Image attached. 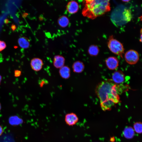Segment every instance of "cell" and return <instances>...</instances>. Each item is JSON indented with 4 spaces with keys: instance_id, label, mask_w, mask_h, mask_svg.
Returning <instances> with one entry per match:
<instances>
[{
    "instance_id": "obj_1",
    "label": "cell",
    "mask_w": 142,
    "mask_h": 142,
    "mask_svg": "<svg viewBox=\"0 0 142 142\" xmlns=\"http://www.w3.org/2000/svg\"><path fill=\"white\" fill-rule=\"evenodd\" d=\"M127 87L115 83L112 79H109L99 83L95 89L96 93L99 99L100 105L104 111L110 110L119 102V95L126 89Z\"/></svg>"
},
{
    "instance_id": "obj_2",
    "label": "cell",
    "mask_w": 142,
    "mask_h": 142,
    "mask_svg": "<svg viewBox=\"0 0 142 142\" xmlns=\"http://www.w3.org/2000/svg\"><path fill=\"white\" fill-rule=\"evenodd\" d=\"M110 1L93 0L90 3H85L82 14L84 17L94 19L110 11Z\"/></svg>"
},
{
    "instance_id": "obj_3",
    "label": "cell",
    "mask_w": 142,
    "mask_h": 142,
    "mask_svg": "<svg viewBox=\"0 0 142 142\" xmlns=\"http://www.w3.org/2000/svg\"><path fill=\"white\" fill-rule=\"evenodd\" d=\"M132 17L131 12L130 9L126 7H118L112 12L111 19L115 25L120 26L129 22Z\"/></svg>"
},
{
    "instance_id": "obj_4",
    "label": "cell",
    "mask_w": 142,
    "mask_h": 142,
    "mask_svg": "<svg viewBox=\"0 0 142 142\" xmlns=\"http://www.w3.org/2000/svg\"><path fill=\"white\" fill-rule=\"evenodd\" d=\"M107 45L112 52L122 58L123 54L124 53L123 45L120 42L114 38L113 35L109 38Z\"/></svg>"
},
{
    "instance_id": "obj_5",
    "label": "cell",
    "mask_w": 142,
    "mask_h": 142,
    "mask_svg": "<svg viewBox=\"0 0 142 142\" xmlns=\"http://www.w3.org/2000/svg\"><path fill=\"white\" fill-rule=\"evenodd\" d=\"M124 58L126 62L129 64H134L139 60V55L137 51L131 49L125 53Z\"/></svg>"
},
{
    "instance_id": "obj_6",
    "label": "cell",
    "mask_w": 142,
    "mask_h": 142,
    "mask_svg": "<svg viewBox=\"0 0 142 142\" xmlns=\"http://www.w3.org/2000/svg\"><path fill=\"white\" fill-rule=\"evenodd\" d=\"M79 118L77 115L73 113L67 114L65 117L66 124L69 126H73L78 122Z\"/></svg>"
},
{
    "instance_id": "obj_7",
    "label": "cell",
    "mask_w": 142,
    "mask_h": 142,
    "mask_svg": "<svg viewBox=\"0 0 142 142\" xmlns=\"http://www.w3.org/2000/svg\"><path fill=\"white\" fill-rule=\"evenodd\" d=\"M105 62L107 67L110 70L116 69L119 65L118 60L115 57H109L106 59Z\"/></svg>"
},
{
    "instance_id": "obj_8",
    "label": "cell",
    "mask_w": 142,
    "mask_h": 142,
    "mask_svg": "<svg viewBox=\"0 0 142 142\" xmlns=\"http://www.w3.org/2000/svg\"><path fill=\"white\" fill-rule=\"evenodd\" d=\"M125 75L121 71L118 70L114 72L112 75V80L115 83L120 84L125 80Z\"/></svg>"
},
{
    "instance_id": "obj_9",
    "label": "cell",
    "mask_w": 142,
    "mask_h": 142,
    "mask_svg": "<svg viewBox=\"0 0 142 142\" xmlns=\"http://www.w3.org/2000/svg\"><path fill=\"white\" fill-rule=\"evenodd\" d=\"M30 65L32 69L36 71H39L42 68L43 65L42 60L40 59L35 58L31 60Z\"/></svg>"
},
{
    "instance_id": "obj_10",
    "label": "cell",
    "mask_w": 142,
    "mask_h": 142,
    "mask_svg": "<svg viewBox=\"0 0 142 142\" xmlns=\"http://www.w3.org/2000/svg\"><path fill=\"white\" fill-rule=\"evenodd\" d=\"M79 8L78 3L74 1L69 2L66 6L68 12L70 14H74L76 13L79 10Z\"/></svg>"
},
{
    "instance_id": "obj_11",
    "label": "cell",
    "mask_w": 142,
    "mask_h": 142,
    "mask_svg": "<svg viewBox=\"0 0 142 142\" xmlns=\"http://www.w3.org/2000/svg\"><path fill=\"white\" fill-rule=\"evenodd\" d=\"M65 62V58L62 56L57 55L54 57L53 64L55 68H60L64 65Z\"/></svg>"
},
{
    "instance_id": "obj_12",
    "label": "cell",
    "mask_w": 142,
    "mask_h": 142,
    "mask_svg": "<svg viewBox=\"0 0 142 142\" xmlns=\"http://www.w3.org/2000/svg\"><path fill=\"white\" fill-rule=\"evenodd\" d=\"M84 65L83 63L80 61L74 62L72 65V68L73 72L77 73L82 72L84 69Z\"/></svg>"
},
{
    "instance_id": "obj_13",
    "label": "cell",
    "mask_w": 142,
    "mask_h": 142,
    "mask_svg": "<svg viewBox=\"0 0 142 142\" xmlns=\"http://www.w3.org/2000/svg\"><path fill=\"white\" fill-rule=\"evenodd\" d=\"M59 73L60 76L62 78L68 79L70 76V69L68 67L64 65L59 68Z\"/></svg>"
},
{
    "instance_id": "obj_14",
    "label": "cell",
    "mask_w": 142,
    "mask_h": 142,
    "mask_svg": "<svg viewBox=\"0 0 142 142\" xmlns=\"http://www.w3.org/2000/svg\"><path fill=\"white\" fill-rule=\"evenodd\" d=\"M18 43L21 48L27 49L29 47L30 45L29 39L25 37H20L18 40Z\"/></svg>"
},
{
    "instance_id": "obj_15",
    "label": "cell",
    "mask_w": 142,
    "mask_h": 142,
    "mask_svg": "<svg viewBox=\"0 0 142 142\" xmlns=\"http://www.w3.org/2000/svg\"><path fill=\"white\" fill-rule=\"evenodd\" d=\"M133 128L128 126L125 128L123 131L124 136L126 138L129 139L133 138L134 136L135 132Z\"/></svg>"
},
{
    "instance_id": "obj_16",
    "label": "cell",
    "mask_w": 142,
    "mask_h": 142,
    "mask_svg": "<svg viewBox=\"0 0 142 142\" xmlns=\"http://www.w3.org/2000/svg\"><path fill=\"white\" fill-rule=\"evenodd\" d=\"M69 22L68 18L65 16H62L60 17L58 20V25L62 28H65L67 26Z\"/></svg>"
},
{
    "instance_id": "obj_17",
    "label": "cell",
    "mask_w": 142,
    "mask_h": 142,
    "mask_svg": "<svg viewBox=\"0 0 142 142\" xmlns=\"http://www.w3.org/2000/svg\"><path fill=\"white\" fill-rule=\"evenodd\" d=\"M99 52L98 47L96 45H90L88 50V53L92 56H97Z\"/></svg>"
},
{
    "instance_id": "obj_18",
    "label": "cell",
    "mask_w": 142,
    "mask_h": 142,
    "mask_svg": "<svg viewBox=\"0 0 142 142\" xmlns=\"http://www.w3.org/2000/svg\"><path fill=\"white\" fill-rule=\"evenodd\" d=\"M9 121L11 125H19L22 123L23 121L21 119L16 116L10 117L9 119Z\"/></svg>"
},
{
    "instance_id": "obj_19",
    "label": "cell",
    "mask_w": 142,
    "mask_h": 142,
    "mask_svg": "<svg viewBox=\"0 0 142 142\" xmlns=\"http://www.w3.org/2000/svg\"><path fill=\"white\" fill-rule=\"evenodd\" d=\"M134 129L136 133L141 134L142 132V124L140 122H137L135 123L133 126Z\"/></svg>"
},
{
    "instance_id": "obj_20",
    "label": "cell",
    "mask_w": 142,
    "mask_h": 142,
    "mask_svg": "<svg viewBox=\"0 0 142 142\" xmlns=\"http://www.w3.org/2000/svg\"><path fill=\"white\" fill-rule=\"evenodd\" d=\"M6 47L5 42L3 41L0 40V52L4 49Z\"/></svg>"
},
{
    "instance_id": "obj_21",
    "label": "cell",
    "mask_w": 142,
    "mask_h": 142,
    "mask_svg": "<svg viewBox=\"0 0 142 142\" xmlns=\"http://www.w3.org/2000/svg\"><path fill=\"white\" fill-rule=\"evenodd\" d=\"M21 72L20 70H16L14 71V76L16 77L19 76L21 74Z\"/></svg>"
},
{
    "instance_id": "obj_22",
    "label": "cell",
    "mask_w": 142,
    "mask_h": 142,
    "mask_svg": "<svg viewBox=\"0 0 142 142\" xmlns=\"http://www.w3.org/2000/svg\"><path fill=\"white\" fill-rule=\"evenodd\" d=\"M3 129L2 127L0 125V136L3 133Z\"/></svg>"
},
{
    "instance_id": "obj_23",
    "label": "cell",
    "mask_w": 142,
    "mask_h": 142,
    "mask_svg": "<svg viewBox=\"0 0 142 142\" xmlns=\"http://www.w3.org/2000/svg\"><path fill=\"white\" fill-rule=\"evenodd\" d=\"M11 28L13 31H14L16 29V26L14 24H12L11 26Z\"/></svg>"
},
{
    "instance_id": "obj_24",
    "label": "cell",
    "mask_w": 142,
    "mask_h": 142,
    "mask_svg": "<svg viewBox=\"0 0 142 142\" xmlns=\"http://www.w3.org/2000/svg\"><path fill=\"white\" fill-rule=\"evenodd\" d=\"M93 0H85L86 3H91Z\"/></svg>"
},
{
    "instance_id": "obj_25",
    "label": "cell",
    "mask_w": 142,
    "mask_h": 142,
    "mask_svg": "<svg viewBox=\"0 0 142 142\" xmlns=\"http://www.w3.org/2000/svg\"><path fill=\"white\" fill-rule=\"evenodd\" d=\"M142 31H141V32H140V33H141V35H140V41L141 42V41H142V34H141V33H142Z\"/></svg>"
},
{
    "instance_id": "obj_26",
    "label": "cell",
    "mask_w": 142,
    "mask_h": 142,
    "mask_svg": "<svg viewBox=\"0 0 142 142\" xmlns=\"http://www.w3.org/2000/svg\"><path fill=\"white\" fill-rule=\"evenodd\" d=\"M110 141L111 142H113L115 140V139L114 137L111 138L110 139Z\"/></svg>"
},
{
    "instance_id": "obj_27",
    "label": "cell",
    "mask_w": 142,
    "mask_h": 142,
    "mask_svg": "<svg viewBox=\"0 0 142 142\" xmlns=\"http://www.w3.org/2000/svg\"><path fill=\"white\" fill-rule=\"evenodd\" d=\"M125 2H128L130 0H121Z\"/></svg>"
},
{
    "instance_id": "obj_28",
    "label": "cell",
    "mask_w": 142,
    "mask_h": 142,
    "mask_svg": "<svg viewBox=\"0 0 142 142\" xmlns=\"http://www.w3.org/2000/svg\"><path fill=\"white\" fill-rule=\"evenodd\" d=\"M2 79V77L1 76V75H0V84L1 83Z\"/></svg>"
},
{
    "instance_id": "obj_29",
    "label": "cell",
    "mask_w": 142,
    "mask_h": 142,
    "mask_svg": "<svg viewBox=\"0 0 142 142\" xmlns=\"http://www.w3.org/2000/svg\"><path fill=\"white\" fill-rule=\"evenodd\" d=\"M1 104L0 103V111L1 110Z\"/></svg>"
}]
</instances>
